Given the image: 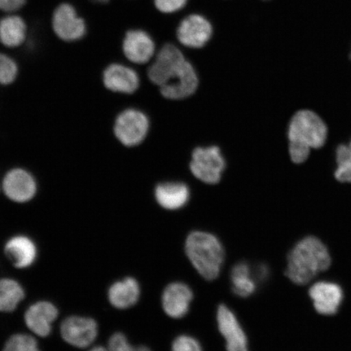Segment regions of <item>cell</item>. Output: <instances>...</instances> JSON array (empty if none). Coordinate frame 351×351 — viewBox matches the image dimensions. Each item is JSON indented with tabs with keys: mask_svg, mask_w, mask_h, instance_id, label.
Listing matches in <instances>:
<instances>
[{
	"mask_svg": "<svg viewBox=\"0 0 351 351\" xmlns=\"http://www.w3.org/2000/svg\"><path fill=\"white\" fill-rule=\"evenodd\" d=\"M88 2L95 5H104L111 2V0H87Z\"/></svg>",
	"mask_w": 351,
	"mask_h": 351,
	"instance_id": "obj_32",
	"label": "cell"
},
{
	"mask_svg": "<svg viewBox=\"0 0 351 351\" xmlns=\"http://www.w3.org/2000/svg\"><path fill=\"white\" fill-rule=\"evenodd\" d=\"M153 3L162 14L174 15L185 10L189 0H153Z\"/></svg>",
	"mask_w": 351,
	"mask_h": 351,
	"instance_id": "obj_27",
	"label": "cell"
},
{
	"mask_svg": "<svg viewBox=\"0 0 351 351\" xmlns=\"http://www.w3.org/2000/svg\"><path fill=\"white\" fill-rule=\"evenodd\" d=\"M308 293L315 311L323 315H335L343 300L341 288L332 282L315 283L311 285Z\"/></svg>",
	"mask_w": 351,
	"mask_h": 351,
	"instance_id": "obj_17",
	"label": "cell"
},
{
	"mask_svg": "<svg viewBox=\"0 0 351 351\" xmlns=\"http://www.w3.org/2000/svg\"><path fill=\"white\" fill-rule=\"evenodd\" d=\"M19 66L13 57L0 51V85L8 86L16 81Z\"/></svg>",
	"mask_w": 351,
	"mask_h": 351,
	"instance_id": "obj_26",
	"label": "cell"
},
{
	"mask_svg": "<svg viewBox=\"0 0 351 351\" xmlns=\"http://www.w3.org/2000/svg\"><path fill=\"white\" fill-rule=\"evenodd\" d=\"M27 3V0H0V12L3 14L19 13Z\"/></svg>",
	"mask_w": 351,
	"mask_h": 351,
	"instance_id": "obj_30",
	"label": "cell"
},
{
	"mask_svg": "<svg viewBox=\"0 0 351 351\" xmlns=\"http://www.w3.org/2000/svg\"><path fill=\"white\" fill-rule=\"evenodd\" d=\"M58 307L49 300H38L29 305L24 314L25 326L35 337L46 339L51 335L58 319Z\"/></svg>",
	"mask_w": 351,
	"mask_h": 351,
	"instance_id": "obj_11",
	"label": "cell"
},
{
	"mask_svg": "<svg viewBox=\"0 0 351 351\" xmlns=\"http://www.w3.org/2000/svg\"><path fill=\"white\" fill-rule=\"evenodd\" d=\"M107 349L108 351H134V346L130 343L124 333L117 332L109 337Z\"/></svg>",
	"mask_w": 351,
	"mask_h": 351,
	"instance_id": "obj_28",
	"label": "cell"
},
{
	"mask_svg": "<svg viewBox=\"0 0 351 351\" xmlns=\"http://www.w3.org/2000/svg\"><path fill=\"white\" fill-rule=\"evenodd\" d=\"M88 351H108L107 348H104L102 346H92V348Z\"/></svg>",
	"mask_w": 351,
	"mask_h": 351,
	"instance_id": "obj_33",
	"label": "cell"
},
{
	"mask_svg": "<svg viewBox=\"0 0 351 351\" xmlns=\"http://www.w3.org/2000/svg\"><path fill=\"white\" fill-rule=\"evenodd\" d=\"M187 60L178 46L172 43H165L149 66L148 78L155 85L164 86L178 75Z\"/></svg>",
	"mask_w": 351,
	"mask_h": 351,
	"instance_id": "obj_5",
	"label": "cell"
},
{
	"mask_svg": "<svg viewBox=\"0 0 351 351\" xmlns=\"http://www.w3.org/2000/svg\"><path fill=\"white\" fill-rule=\"evenodd\" d=\"M141 296V287L137 279L132 276L117 280L108 289L110 305L117 310H127L138 304Z\"/></svg>",
	"mask_w": 351,
	"mask_h": 351,
	"instance_id": "obj_20",
	"label": "cell"
},
{
	"mask_svg": "<svg viewBox=\"0 0 351 351\" xmlns=\"http://www.w3.org/2000/svg\"><path fill=\"white\" fill-rule=\"evenodd\" d=\"M104 85L116 93L130 95L134 93L140 85V79L134 69L124 64H109L103 72Z\"/></svg>",
	"mask_w": 351,
	"mask_h": 351,
	"instance_id": "obj_15",
	"label": "cell"
},
{
	"mask_svg": "<svg viewBox=\"0 0 351 351\" xmlns=\"http://www.w3.org/2000/svg\"><path fill=\"white\" fill-rule=\"evenodd\" d=\"M194 298L192 289L182 282H173L167 285L162 295V306L169 317L181 319L189 313Z\"/></svg>",
	"mask_w": 351,
	"mask_h": 351,
	"instance_id": "obj_16",
	"label": "cell"
},
{
	"mask_svg": "<svg viewBox=\"0 0 351 351\" xmlns=\"http://www.w3.org/2000/svg\"><path fill=\"white\" fill-rule=\"evenodd\" d=\"M121 52L131 63L147 64L156 54L155 38L146 29L135 28L127 30L122 40Z\"/></svg>",
	"mask_w": 351,
	"mask_h": 351,
	"instance_id": "obj_10",
	"label": "cell"
},
{
	"mask_svg": "<svg viewBox=\"0 0 351 351\" xmlns=\"http://www.w3.org/2000/svg\"><path fill=\"white\" fill-rule=\"evenodd\" d=\"M337 169L335 178L341 182H351V140L348 145L341 144L336 152Z\"/></svg>",
	"mask_w": 351,
	"mask_h": 351,
	"instance_id": "obj_25",
	"label": "cell"
},
{
	"mask_svg": "<svg viewBox=\"0 0 351 351\" xmlns=\"http://www.w3.org/2000/svg\"><path fill=\"white\" fill-rule=\"evenodd\" d=\"M29 26L19 13L0 17V45L4 49L17 50L27 40Z\"/></svg>",
	"mask_w": 351,
	"mask_h": 351,
	"instance_id": "obj_18",
	"label": "cell"
},
{
	"mask_svg": "<svg viewBox=\"0 0 351 351\" xmlns=\"http://www.w3.org/2000/svg\"><path fill=\"white\" fill-rule=\"evenodd\" d=\"M4 195L15 203H28L36 195V180L27 170L13 169L4 176L2 182Z\"/></svg>",
	"mask_w": 351,
	"mask_h": 351,
	"instance_id": "obj_12",
	"label": "cell"
},
{
	"mask_svg": "<svg viewBox=\"0 0 351 351\" xmlns=\"http://www.w3.org/2000/svg\"><path fill=\"white\" fill-rule=\"evenodd\" d=\"M3 252L12 266L21 270L32 267L38 257L36 243L25 234H17L8 239L4 243Z\"/></svg>",
	"mask_w": 351,
	"mask_h": 351,
	"instance_id": "obj_13",
	"label": "cell"
},
{
	"mask_svg": "<svg viewBox=\"0 0 351 351\" xmlns=\"http://www.w3.org/2000/svg\"><path fill=\"white\" fill-rule=\"evenodd\" d=\"M230 279L232 292L237 296L247 298L256 291L258 285L254 278L253 267L247 262H239L232 267Z\"/></svg>",
	"mask_w": 351,
	"mask_h": 351,
	"instance_id": "obj_22",
	"label": "cell"
},
{
	"mask_svg": "<svg viewBox=\"0 0 351 351\" xmlns=\"http://www.w3.org/2000/svg\"><path fill=\"white\" fill-rule=\"evenodd\" d=\"M327 132L322 118L309 110H302L295 113L289 122V143L318 149L326 143Z\"/></svg>",
	"mask_w": 351,
	"mask_h": 351,
	"instance_id": "obj_3",
	"label": "cell"
},
{
	"mask_svg": "<svg viewBox=\"0 0 351 351\" xmlns=\"http://www.w3.org/2000/svg\"><path fill=\"white\" fill-rule=\"evenodd\" d=\"M155 197L160 207L167 210H178L188 203L190 190L182 182L161 183L156 188Z\"/></svg>",
	"mask_w": 351,
	"mask_h": 351,
	"instance_id": "obj_21",
	"label": "cell"
},
{
	"mask_svg": "<svg viewBox=\"0 0 351 351\" xmlns=\"http://www.w3.org/2000/svg\"><path fill=\"white\" fill-rule=\"evenodd\" d=\"M253 273L258 285L265 283L270 274L269 267L265 263H260L253 267Z\"/></svg>",
	"mask_w": 351,
	"mask_h": 351,
	"instance_id": "obj_31",
	"label": "cell"
},
{
	"mask_svg": "<svg viewBox=\"0 0 351 351\" xmlns=\"http://www.w3.org/2000/svg\"><path fill=\"white\" fill-rule=\"evenodd\" d=\"M25 289L19 280L0 278V313H12L24 301Z\"/></svg>",
	"mask_w": 351,
	"mask_h": 351,
	"instance_id": "obj_23",
	"label": "cell"
},
{
	"mask_svg": "<svg viewBox=\"0 0 351 351\" xmlns=\"http://www.w3.org/2000/svg\"><path fill=\"white\" fill-rule=\"evenodd\" d=\"M134 351H152V350L150 348H147V346H146L141 345V346H134Z\"/></svg>",
	"mask_w": 351,
	"mask_h": 351,
	"instance_id": "obj_34",
	"label": "cell"
},
{
	"mask_svg": "<svg viewBox=\"0 0 351 351\" xmlns=\"http://www.w3.org/2000/svg\"><path fill=\"white\" fill-rule=\"evenodd\" d=\"M51 28L60 40L68 43L81 41L87 34L86 20L73 4L67 2L61 3L55 8Z\"/></svg>",
	"mask_w": 351,
	"mask_h": 351,
	"instance_id": "obj_6",
	"label": "cell"
},
{
	"mask_svg": "<svg viewBox=\"0 0 351 351\" xmlns=\"http://www.w3.org/2000/svg\"><path fill=\"white\" fill-rule=\"evenodd\" d=\"M150 121L146 114L134 108L121 112L114 125V134L119 142L125 147L138 146L146 138Z\"/></svg>",
	"mask_w": 351,
	"mask_h": 351,
	"instance_id": "obj_9",
	"label": "cell"
},
{
	"mask_svg": "<svg viewBox=\"0 0 351 351\" xmlns=\"http://www.w3.org/2000/svg\"><path fill=\"white\" fill-rule=\"evenodd\" d=\"M190 169L199 181L209 185L219 183L226 169L221 149L216 146L195 148L192 153Z\"/></svg>",
	"mask_w": 351,
	"mask_h": 351,
	"instance_id": "obj_8",
	"label": "cell"
},
{
	"mask_svg": "<svg viewBox=\"0 0 351 351\" xmlns=\"http://www.w3.org/2000/svg\"><path fill=\"white\" fill-rule=\"evenodd\" d=\"M185 252L197 273L208 280L217 279L225 262V250L216 236L194 231L187 236Z\"/></svg>",
	"mask_w": 351,
	"mask_h": 351,
	"instance_id": "obj_2",
	"label": "cell"
},
{
	"mask_svg": "<svg viewBox=\"0 0 351 351\" xmlns=\"http://www.w3.org/2000/svg\"><path fill=\"white\" fill-rule=\"evenodd\" d=\"M263 1H267V0H263Z\"/></svg>",
	"mask_w": 351,
	"mask_h": 351,
	"instance_id": "obj_35",
	"label": "cell"
},
{
	"mask_svg": "<svg viewBox=\"0 0 351 351\" xmlns=\"http://www.w3.org/2000/svg\"><path fill=\"white\" fill-rule=\"evenodd\" d=\"M213 36V22L199 12L184 16L176 29L178 41L189 49H203L212 41Z\"/></svg>",
	"mask_w": 351,
	"mask_h": 351,
	"instance_id": "obj_4",
	"label": "cell"
},
{
	"mask_svg": "<svg viewBox=\"0 0 351 351\" xmlns=\"http://www.w3.org/2000/svg\"><path fill=\"white\" fill-rule=\"evenodd\" d=\"M172 351H203V349L195 337L181 335L173 342Z\"/></svg>",
	"mask_w": 351,
	"mask_h": 351,
	"instance_id": "obj_29",
	"label": "cell"
},
{
	"mask_svg": "<svg viewBox=\"0 0 351 351\" xmlns=\"http://www.w3.org/2000/svg\"><path fill=\"white\" fill-rule=\"evenodd\" d=\"M285 275L293 283L308 284L331 265V256L322 241L313 236L300 240L289 253Z\"/></svg>",
	"mask_w": 351,
	"mask_h": 351,
	"instance_id": "obj_1",
	"label": "cell"
},
{
	"mask_svg": "<svg viewBox=\"0 0 351 351\" xmlns=\"http://www.w3.org/2000/svg\"><path fill=\"white\" fill-rule=\"evenodd\" d=\"M199 83V77L194 66L187 60L177 77L160 87V93L169 99H186L195 93Z\"/></svg>",
	"mask_w": 351,
	"mask_h": 351,
	"instance_id": "obj_19",
	"label": "cell"
},
{
	"mask_svg": "<svg viewBox=\"0 0 351 351\" xmlns=\"http://www.w3.org/2000/svg\"><path fill=\"white\" fill-rule=\"evenodd\" d=\"M3 351H42L38 342L33 335L17 332L8 337Z\"/></svg>",
	"mask_w": 351,
	"mask_h": 351,
	"instance_id": "obj_24",
	"label": "cell"
},
{
	"mask_svg": "<svg viewBox=\"0 0 351 351\" xmlns=\"http://www.w3.org/2000/svg\"><path fill=\"white\" fill-rule=\"evenodd\" d=\"M217 319L219 331L226 342L227 351H249L247 337L229 307L219 305Z\"/></svg>",
	"mask_w": 351,
	"mask_h": 351,
	"instance_id": "obj_14",
	"label": "cell"
},
{
	"mask_svg": "<svg viewBox=\"0 0 351 351\" xmlns=\"http://www.w3.org/2000/svg\"><path fill=\"white\" fill-rule=\"evenodd\" d=\"M99 324L94 318L73 315L60 324L61 339L77 349L91 348L99 336Z\"/></svg>",
	"mask_w": 351,
	"mask_h": 351,
	"instance_id": "obj_7",
	"label": "cell"
}]
</instances>
